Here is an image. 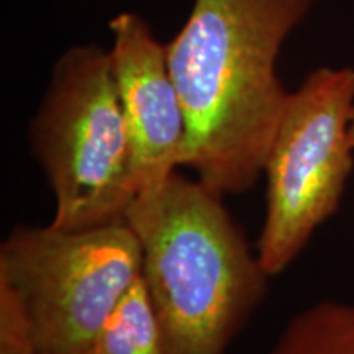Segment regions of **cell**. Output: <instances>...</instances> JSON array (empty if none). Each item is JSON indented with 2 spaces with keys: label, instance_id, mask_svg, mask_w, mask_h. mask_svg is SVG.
<instances>
[{
  "label": "cell",
  "instance_id": "obj_1",
  "mask_svg": "<svg viewBox=\"0 0 354 354\" xmlns=\"http://www.w3.org/2000/svg\"><path fill=\"white\" fill-rule=\"evenodd\" d=\"M317 2L194 0L166 44L187 123L183 166L223 197L263 176L290 95L277 57Z\"/></svg>",
  "mask_w": 354,
  "mask_h": 354
},
{
  "label": "cell",
  "instance_id": "obj_2",
  "mask_svg": "<svg viewBox=\"0 0 354 354\" xmlns=\"http://www.w3.org/2000/svg\"><path fill=\"white\" fill-rule=\"evenodd\" d=\"M127 225L169 354H227L268 295L269 276L223 196L174 174L140 192Z\"/></svg>",
  "mask_w": 354,
  "mask_h": 354
},
{
  "label": "cell",
  "instance_id": "obj_3",
  "mask_svg": "<svg viewBox=\"0 0 354 354\" xmlns=\"http://www.w3.org/2000/svg\"><path fill=\"white\" fill-rule=\"evenodd\" d=\"M28 140L55 197L53 227L86 230L125 218L138 190L109 51L77 44L59 56Z\"/></svg>",
  "mask_w": 354,
  "mask_h": 354
},
{
  "label": "cell",
  "instance_id": "obj_4",
  "mask_svg": "<svg viewBox=\"0 0 354 354\" xmlns=\"http://www.w3.org/2000/svg\"><path fill=\"white\" fill-rule=\"evenodd\" d=\"M353 110V68H318L290 92L263 171L266 215L256 253L271 277L342 205L354 169Z\"/></svg>",
  "mask_w": 354,
  "mask_h": 354
},
{
  "label": "cell",
  "instance_id": "obj_5",
  "mask_svg": "<svg viewBox=\"0 0 354 354\" xmlns=\"http://www.w3.org/2000/svg\"><path fill=\"white\" fill-rule=\"evenodd\" d=\"M141 271L125 220L86 230L19 225L0 245V276L28 308L39 354H88Z\"/></svg>",
  "mask_w": 354,
  "mask_h": 354
},
{
  "label": "cell",
  "instance_id": "obj_6",
  "mask_svg": "<svg viewBox=\"0 0 354 354\" xmlns=\"http://www.w3.org/2000/svg\"><path fill=\"white\" fill-rule=\"evenodd\" d=\"M110 66L140 194L158 187L183 166L187 123L166 44L154 37L148 21L138 13H118L110 21Z\"/></svg>",
  "mask_w": 354,
  "mask_h": 354
},
{
  "label": "cell",
  "instance_id": "obj_7",
  "mask_svg": "<svg viewBox=\"0 0 354 354\" xmlns=\"http://www.w3.org/2000/svg\"><path fill=\"white\" fill-rule=\"evenodd\" d=\"M88 354H169L143 276L110 313Z\"/></svg>",
  "mask_w": 354,
  "mask_h": 354
},
{
  "label": "cell",
  "instance_id": "obj_8",
  "mask_svg": "<svg viewBox=\"0 0 354 354\" xmlns=\"http://www.w3.org/2000/svg\"><path fill=\"white\" fill-rule=\"evenodd\" d=\"M269 354H354V305L322 300L302 310Z\"/></svg>",
  "mask_w": 354,
  "mask_h": 354
},
{
  "label": "cell",
  "instance_id": "obj_9",
  "mask_svg": "<svg viewBox=\"0 0 354 354\" xmlns=\"http://www.w3.org/2000/svg\"><path fill=\"white\" fill-rule=\"evenodd\" d=\"M0 354H39L37 333L20 294L0 276Z\"/></svg>",
  "mask_w": 354,
  "mask_h": 354
},
{
  "label": "cell",
  "instance_id": "obj_10",
  "mask_svg": "<svg viewBox=\"0 0 354 354\" xmlns=\"http://www.w3.org/2000/svg\"><path fill=\"white\" fill-rule=\"evenodd\" d=\"M349 141H351V145L354 148V110L351 115V123H349Z\"/></svg>",
  "mask_w": 354,
  "mask_h": 354
}]
</instances>
